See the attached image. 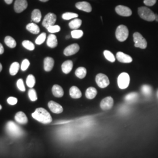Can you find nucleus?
I'll use <instances>...</instances> for the list:
<instances>
[{
  "mask_svg": "<svg viewBox=\"0 0 158 158\" xmlns=\"http://www.w3.org/2000/svg\"><path fill=\"white\" fill-rule=\"evenodd\" d=\"M56 15L55 14L48 13L43 20L42 25L47 29L49 27L55 25L56 21Z\"/></svg>",
  "mask_w": 158,
  "mask_h": 158,
  "instance_id": "8",
  "label": "nucleus"
},
{
  "mask_svg": "<svg viewBox=\"0 0 158 158\" xmlns=\"http://www.w3.org/2000/svg\"><path fill=\"white\" fill-rule=\"evenodd\" d=\"M30 65V62L28 59H24L22 62L21 66V69L23 71H25L28 69Z\"/></svg>",
  "mask_w": 158,
  "mask_h": 158,
  "instance_id": "40",
  "label": "nucleus"
},
{
  "mask_svg": "<svg viewBox=\"0 0 158 158\" xmlns=\"http://www.w3.org/2000/svg\"><path fill=\"white\" fill-rule=\"evenodd\" d=\"M4 52V49L2 45L0 44V55H2Z\"/></svg>",
  "mask_w": 158,
  "mask_h": 158,
  "instance_id": "43",
  "label": "nucleus"
},
{
  "mask_svg": "<svg viewBox=\"0 0 158 158\" xmlns=\"http://www.w3.org/2000/svg\"><path fill=\"white\" fill-rule=\"evenodd\" d=\"M78 17V14L73 12H66L62 15V18L64 20H70L71 19L77 18Z\"/></svg>",
  "mask_w": 158,
  "mask_h": 158,
  "instance_id": "33",
  "label": "nucleus"
},
{
  "mask_svg": "<svg viewBox=\"0 0 158 158\" xmlns=\"http://www.w3.org/2000/svg\"><path fill=\"white\" fill-rule=\"evenodd\" d=\"M47 29H48V32L51 34H55V33L59 32L60 31V27L59 25H53L49 27Z\"/></svg>",
  "mask_w": 158,
  "mask_h": 158,
  "instance_id": "38",
  "label": "nucleus"
},
{
  "mask_svg": "<svg viewBox=\"0 0 158 158\" xmlns=\"http://www.w3.org/2000/svg\"><path fill=\"white\" fill-rule=\"evenodd\" d=\"M40 1H42V2H47V1H48L49 0H40Z\"/></svg>",
  "mask_w": 158,
  "mask_h": 158,
  "instance_id": "47",
  "label": "nucleus"
},
{
  "mask_svg": "<svg viewBox=\"0 0 158 158\" xmlns=\"http://www.w3.org/2000/svg\"><path fill=\"white\" fill-rule=\"evenodd\" d=\"M52 91L53 96L56 97H62L64 95V91L63 90L62 87L59 85H54L52 87Z\"/></svg>",
  "mask_w": 158,
  "mask_h": 158,
  "instance_id": "21",
  "label": "nucleus"
},
{
  "mask_svg": "<svg viewBox=\"0 0 158 158\" xmlns=\"http://www.w3.org/2000/svg\"><path fill=\"white\" fill-rule=\"evenodd\" d=\"M48 107L52 113L55 114H60L63 111L62 106L53 101H50L48 102Z\"/></svg>",
  "mask_w": 158,
  "mask_h": 158,
  "instance_id": "14",
  "label": "nucleus"
},
{
  "mask_svg": "<svg viewBox=\"0 0 158 158\" xmlns=\"http://www.w3.org/2000/svg\"><path fill=\"white\" fill-rule=\"evenodd\" d=\"M138 98V94L135 92L130 93L125 97V100L128 103H133L136 102Z\"/></svg>",
  "mask_w": 158,
  "mask_h": 158,
  "instance_id": "24",
  "label": "nucleus"
},
{
  "mask_svg": "<svg viewBox=\"0 0 158 158\" xmlns=\"http://www.w3.org/2000/svg\"><path fill=\"white\" fill-rule=\"evenodd\" d=\"M81 23H82V21L80 19L74 18V19L69 23V25L70 28L74 30V29H77L79 28L81 25Z\"/></svg>",
  "mask_w": 158,
  "mask_h": 158,
  "instance_id": "26",
  "label": "nucleus"
},
{
  "mask_svg": "<svg viewBox=\"0 0 158 158\" xmlns=\"http://www.w3.org/2000/svg\"><path fill=\"white\" fill-rule=\"evenodd\" d=\"M76 7L80 10L86 12H90L92 11V7L90 3L85 1L79 2L76 4Z\"/></svg>",
  "mask_w": 158,
  "mask_h": 158,
  "instance_id": "15",
  "label": "nucleus"
},
{
  "mask_svg": "<svg viewBox=\"0 0 158 158\" xmlns=\"http://www.w3.org/2000/svg\"><path fill=\"white\" fill-rule=\"evenodd\" d=\"M73 67V63L72 60H66L62 64V70L64 74L69 73Z\"/></svg>",
  "mask_w": 158,
  "mask_h": 158,
  "instance_id": "19",
  "label": "nucleus"
},
{
  "mask_svg": "<svg viewBox=\"0 0 158 158\" xmlns=\"http://www.w3.org/2000/svg\"><path fill=\"white\" fill-rule=\"evenodd\" d=\"M18 102V100L17 98L14 97H10L7 99V102L11 106H14Z\"/></svg>",
  "mask_w": 158,
  "mask_h": 158,
  "instance_id": "41",
  "label": "nucleus"
},
{
  "mask_svg": "<svg viewBox=\"0 0 158 158\" xmlns=\"http://www.w3.org/2000/svg\"><path fill=\"white\" fill-rule=\"evenodd\" d=\"M55 61L51 57H47L44 59V69L46 72H50L54 66Z\"/></svg>",
  "mask_w": 158,
  "mask_h": 158,
  "instance_id": "17",
  "label": "nucleus"
},
{
  "mask_svg": "<svg viewBox=\"0 0 158 158\" xmlns=\"http://www.w3.org/2000/svg\"><path fill=\"white\" fill-rule=\"evenodd\" d=\"M69 94L72 98H75V99L80 98L81 97V96H82L81 91L80 90L79 88L76 86H72L70 89Z\"/></svg>",
  "mask_w": 158,
  "mask_h": 158,
  "instance_id": "18",
  "label": "nucleus"
},
{
  "mask_svg": "<svg viewBox=\"0 0 158 158\" xmlns=\"http://www.w3.org/2000/svg\"><path fill=\"white\" fill-rule=\"evenodd\" d=\"M32 116L35 119L44 124H48L52 121L51 114L44 108H36Z\"/></svg>",
  "mask_w": 158,
  "mask_h": 158,
  "instance_id": "1",
  "label": "nucleus"
},
{
  "mask_svg": "<svg viewBox=\"0 0 158 158\" xmlns=\"http://www.w3.org/2000/svg\"><path fill=\"white\" fill-rule=\"evenodd\" d=\"M116 58L119 62L124 63H130L132 62V58L130 55L125 54L123 52H118L117 53Z\"/></svg>",
  "mask_w": 158,
  "mask_h": 158,
  "instance_id": "13",
  "label": "nucleus"
},
{
  "mask_svg": "<svg viewBox=\"0 0 158 158\" xmlns=\"http://www.w3.org/2000/svg\"><path fill=\"white\" fill-rule=\"evenodd\" d=\"M129 31L128 28L124 25H120L117 27L115 31L116 38L119 42H124L128 38Z\"/></svg>",
  "mask_w": 158,
  "mask_h": 158,
  "instance_id": "4",
  "label": "nucleus"
},
{
  "mask_svg": "<svg viewBox=\"0 0 158 158\" xmlns=\"http://www.w3.org/2000/svg\"><path fill=\"white\" fill-rule=\"evenodd\" d=\"M28 7V2L27 0H15L14 4V10L17 13H21L25 10Z\"/></svg>",
  "mask_w": 158,
  "mask_h": 158,
  "instance_id": "10",
  "label": "nucleus"
},
{
  "mask_svg": "<svg viewBox=\"0 0 158 158\" xmlns=\"http://www.w3.org/2000/svg\"><path fill=\"white\" fill-rule=\"evenodd\" d=\"M15 119L20 124H26L28 123V118L25 114L22 111L17 113L15 116Z\"/></svg>",
  "mask_w": 158,
  "mask_h": 158,
  "instance_id": "16",
  "label": "nucleus"
},
{
  "mask_svg": "<svg viewBox=\"0 0 158 158\" xmlns=\"http://www.w3.org/2000/svg\"><path fill=\"white\" fill-rule=\"evenodd\" d=\"M87 74V70L84 67H79L77 68L75 72L76 76L79 79L85 78Z\"/></svg>",
  "mask_w": 158,
  "mask_h": 158,
  "instance_id": "28",
  "label": "nucleus"
},
{
  "mask_svg": "<svg viewBox=\"0 0 158 158\" xmlns=\"http://www.w3.org/2000/svg\"><path fill=\"white\" fill-rule=\"evenodd\" d=\"M31 18L32 21L35 23H39L41 18H42V14L41 12L40 11V10L38 9H35L32 12V17Z\"/></svg>",
  "mask_w": 158,
  "mask_h": 158,
  "instance_id": "25",
  "label": "nucleus"
},
{
  "mask_svg": "<svg viewBox=\"0 0 158 158\" xmlns=\"http://www.w3.org/2000/svg\"><path fill=\"white\" fill-rule=\"evenodd\" d=\"M79 49H80V46L79 45L77 44H73L66 47L64 50L63 53L65 56H69L73 55L76 53H77L79 52Z\"/></svg>",
  "mask_w": 158,
  "mask_h": 158,
  "instance_id": "12",
  "label": "nucleus"
},
{
  "mask_svg": "<svg viewBox=\"0 0 158 158\" xmlns=\"http://www.w3.org/2000/svg\"><path fill=\"white\" fill-rule=\"evenodd\" d=\"M19 69V64L18 62L12 63L10 68V73L12 76L17 74Z\"/></svg>",
  "mask_w": 158,
  "mask_h": 158,
  "instance_id": "30",
  "label": "nucleus"
},
{
  "mask_svg": "<svg viewBox=\"0 0 158 158\" xmlns=\"http://www.w3.org/2000/svg\"><path fill=\"white\" fill-rule=\"evenodd\" d=\"M26 28L31 33L33 34H38L40 33V27L35 23H30L28 24L26 27Z\"/></svg>",
  "mask_w": 158,
  "mask_h": 158,
  "instance_id": "23",
  "label": "nucleus"
},
{
  "mask_svg": "<svg viewBox=\"0 0 158 158\" xmlns=\"http://www.w3.org/2000/svg\"></svg>",
  "mask_w": 158,
  "mask_h": 158,
  "instance_id": "49",
  "label": "nucleus"
},
{
  "mask_svg": "<svg viewBox=\"0 0 158 158\" xmlns=\"http://www.w3.org/2000/svg\"><path fill=\"white\" fill-rule=\"evenodd\" d=\"M141 92L144 96L149 97L152 94V87L149 85H143L141 87Z\"/></svg>",
  "mask_w": 158,
  "mask_h": 158,
  "instance_id": "29",
  "label": "nucleus"
},
{
  "mask_svg": "<svg viewBox=\"0 0 158 158\" xmlns=\"http://www.w3.org/2000/svg\"><path fill=\"white\" fill-rule=\"evenodd\" d=\"M133 38L136 48H139L142 49H144L147 48V40L140 33L135 32L133 35Z\"/></svg>",
  "mask_w": 158,
  "mask_h": 158,
  "instance_id": "6",
  "label": "nucleus"
},
{
  "mask_svg": "<svg viewBox=\"0 0 158 158\" xmlns=\"http://www.w3.org/2000/svg\"><path fill=\"white\" fill-rule=\"evenodd\" d=\"M47 45L51 48H55L57 46V40L56 35L54 34H51L48 36L47 42Z\"/></svg>",
  "mask_w": 158,
  "mask_h": 158,
  "instance_id": "20",
  "label": "nucleus"
},
{
  "mask_svg": "<svg viewBox=\"0 0 158 158\" xmlns=\"http://www.w3.org/2000/svg\"><path fill=\"white\" fill-rule=\"evenodd\" d=\"M138 12L139 17L145 21L149 22H152L155 19V14L153 12L152 10H151L148 7H139L138 10Z\"/></svg>",
  "mask_w": 158,
  "mask_h": 158,
  "instance_id": "3",
  "label": "nucleus"
},
{
  "mask_svg": "<svg viewBox=\"0 0 158 158\" xmlns=\"http://www.w3.org/2000/svg\"><path fill=\"white\" fill-rule=\"evenodd\" d=\"M104 55L106 59L109 62L113 63L115 61V57L110 51L107 50L104 51Z\"/></svg>",
  "mask_w": 158,
  "mask_h": 158,
  "instance_id": "31",
  "label": "nucleus"
},
{
  "mask_svg": "<svg viewBox=\"0 0 158 158\" xmlns=\"http://www.w3.org/2000/svg\"><path fill=\"white\" fill-rule=\"evenodd\" d=\"M6 131L9 134L14 138H18L23 135V130L13 121H9L6 125Z\"/></svg>",
  "mask_w": 158,
  "mask_h": 158,
  "instance_id": "2",
  "label": "nucleus"
},
{
  "mask_svg": "<svg viewBox=\"0 0 158 158\" xmlns=\"http://www.w3.org/2000/svg\"><path fill=\"white\" fill-rule=\"evenodd\" d=\"M46 38V33H42L39 35V36L35 40V43L36 44L40 45L42 44L45 41Z\"/></svg>",
  "mask_w": 158,
  "mask_h": 158,
  "instance_id": "37",
  "label": "nucleus"
},
{
  "mask_svg": "<svg viewBox=\"0 0 158 158\" xmlns=\"http://www.w3.org/2000/svg\"><path fill=\"white\" fill-rule=\"evenodd\" d=\"M114 100L111 97H107L102 100L100 103V107L103 110H108L113 107Z\"/></svg>",
  "mask_w": 158,
  "mask_h": 158,
  "instance_id": "11",
  "label": "nucleus"
},
{
  "mask_svg": "<svg viewBox=\"0 0 158 158\" xmlns=\"http://www.w3.org/2000/svg\"><path fill=\"white\" fill-rule=\"evenodd\" d=\"M155 20L158 22V15H157V14H155Z\"/></svg>",
  "mask_w": 158,
  "mask_h": 158,
  "instance_id": "45",
  "label": "nucleus"
},
{
  "mask_svg": "<svg viewBox=\"0 0 158 158\" xmlns=\"http://www.w3.org/2000/svg\"><path fill=\"white\" fill-rule=\"evenodd\" d=\"M156 2V0H144L143 3L147 6H154Z\"/></svg>",
  "mask_w": 158,
  "mask_h": 158,
  "instance_id": "42",
  "label": "nucleus"
},
{
  "mask_svg": "<svg viewBox=\"0 0 158 158\" xmlns=\"http://www.w3.org/2000/svg\"><path fill=\"white\" fill-rule=\"evenodd\" d=\"M35 83H36V80L34 75L32 74L28 75L27 79V85L29 87L33 88V87H34V85H35Z\"/></svg>",
  "mask_w": 158,
  "mask_h": 158,
  "instance_id": "32",
  "label": "nucleus"
},
{
  "mask_svg": "<svg viewBox=\"0 0 158 158\" xmlns=\"http://www.w3.org/2000/svg\"><path fill=\"white\" fill-rule=\"evenodd\" d=\"M2 69V64H1V63H0V72H1Z\"/></svg>",
  "mask_w": 158,
  "mask_h": 158,
  "instance_id": "46",
  "label": "nucleus"
},
{
  "mask_svg": "<svg viewBox=\"0 0 158 158\" xmlns=\"http://www.w3.org/2000/svg\"><path fill=\"white\" fill-rule=\"evenodd\" d=\"M119 88L121 89H127L130 85V77L127 73L123 72L119 75L117 79Z\"/></svg>",
  "mask_w": 158,
  "mask_h": 158,
  "instance_id": "5",
  "label": "nucleus"
},
{
  "mask_svg": "<svg viewBox=\"0 0 158 158\" xmlns=\"http://www.w3.org/2000/svg\"><path fill=\"white\" fill-rule=\"evenodd\" d=\"M97 85L102 89L106 88L110 85V80L107 76L104 74H98L96 77Z\"/></svg>",
  "mask_w": 158,
  "mask_h": 158,
  "instance_id": "7",
  "label": "nucleus"
},
{
  "mask_svg": "<svg viewBox=\"0 0 158 158\" xmlns=\"http://www.w3.org/2000/svg\"><path fill=\"white\" fill-rule=\"evenodd\" d=\"M17 87L18 88V89L21 91H25V87L23 83V81L22 79H19L17 83Z\"/></svg>",
  "mask_w": 158,
  "mask_h": 158,
  "instance_id": "39",
  "label": "nucleus"
},
{
  "mask_svg": "<svg viewBox=\"0 0 158 158\" xmlns=\"http://www.w3.org/2000/svg\"><path fill=\"white\" fill-rule=\"evenodd\" d=\"M28 96L29 99L32 102H35L38 100L36 92L34 89H31L28 91Z\"/></svg>",
  "mask_w": 158,
  "mask_h": 158,
  "instance_id": "36",
  "label": "nucleus"
},
{
  "mask_svg": "<svg viewBox=\"0 0 158 158\" xmlns=\"http://www.w3.org/2000/svg\"><path fill=\"white\" fill-rule=\"evenodd\" d=\"M4 42H5L6 46L10 48H14L17 46V42H16L15 40L10 36H6L5 40H4Z\"/></svg>",
  "mask_w": 158,
  "mask_h": 158,
  "instance_id": "27",
  "label": "nucleus"
},
{
  "mask_svg": "<svg viewBox=\"0 0 158 158\" xmlns=\"http://www.w3.org/2000/svg\"><path fill=\"white\" fill-rule=\"evenodd\" d=\"M115 11L121 16L123 17H130L132 12L130 8L124 6H118L115 7Z\"/></svg>",
  "mask_w": 158,
  "mask_h": 158,
  "instance_id": "9",
  "label": "nucleus"
},
{
  "mask_svg": "<svg viewBox=\"0 0 158 158\" xmlns=\"http://www.w3.org/2000/svg\"><path fill=\"white\" fill-rule=\"evenodd\" d=\"M2 109V106L0 105V110H1Z\"/></svg>",
  "mask_w": 158,
  "mask_h": 158,
  "instance_id": "48",
  "label": "nucleus"
},
{
  "mask_svg": "<svg viewBox=\"0 0 158 158\" xmlns=\"http://www.w3.org/2000/svg\"><path fill=\"white\" fill-rule=\"evenodd\" d=\"M85 97L88 99H93L96 97L97 94V91L96 90V88L90 87H89L85 91Z\"/></svg>",
  "mask_w": 158,
  "mask_h": 158,
  "instance_id": "22",
  "label": "nucleus"
},
{
  "mask_svg": "<svg viewBox=\"0 0 158 158\" xmlns=\"http://www.w3.org/2000/svg\"><path fill=\"white\" fill-rule=\"evenodd\" d=\"M71 35H72V37L74 39H79L83 36V32L81 30L74 29L72 31Z\"/></svg>",
  "mask_w": 158,
  "mask_h": 158,
  "instance_id": "35",
  "label": "nucleus"
},
{
  "mask_svg": "<svg viewBox=\"0 0 158 158\" xmlns=\"http://www.w3.org/2000/svg\"><path fill=\"white\" fill-rule=\"evenodd\" d=\"M23 45L25 49H28L29 51H34L35 49V45L34 44L28 40H25L23 41Z\"/></svg>",
  "mask_w": 158,
  "mask_h": 158,
  "instance_id": "34",
  "label": "nucleus"
},
{
  "mask_svg": "<svg viewBox=\"0 0 158 158\" xmlns=\"http://www.w3.org/2000/svg\"><path fill=\"white\" fill-rule=\"evenodd\" d=\"M7 4H11L13 2V0H4Z\"/></svg>",
  "mask_w": 158,
  "mask_h": 158,
  "instance_id": "44",
  "label": "nucleus"
}]
</instances>
